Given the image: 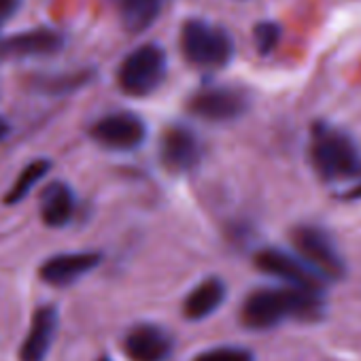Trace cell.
<instances>
[{"instance_id": "6da1fadb", "label": "cell", "mask_w": 361, "mask_h": 361, "mask_svg": "<svg viewBox=\"0 0 361 361\" xmlns=\"http://www.w3.org/2000/svg\"><path fill=\"white\" fill-rule=\"evenodd\" d=\"M323 317L321 291L302 287H264L247 295L240 321L249 329H272L285 321H317Z\"/></svg>"}, {"instance_id": "7a4b0ae2", "label": "cell", "mask_w": 361, "mask_h": 361, "mask_svg": "<svg viewBox=\"0 0 361 361\" xmlns=\"http://www.w3.org/2000/svg\"><path fill=\"white\" fill-rule=\"evenodd\" d=\"M310 161L325 180L348 178L361 168V157L355 142L336 128L317 126L310 142Z\"/></svg>"}, {"instance_id": "3957f363", "label": "cell", "mask_w": 361, "mask_h": 361, "mask_svg": "<svg viewBox=\"0 0 361 361\" xmlns=\"http://www.w3.org/2000/svg\"><path fill=\"white\" fill-rule=\"evenodd\" d=\"M180 51L183 58L198 68H221L234 56L232 37L209 22L188 20L180 28Z\"/></svg>"}, {"instance_id": "277c9868", "label": "cell", "mask_w": 361, "mask_h": 361, "mask_svg": "<svg viewBox=\"0 0 361 361\" xmlns=\"http://www.w3.org/2000/svg\"><path fill=\"white\" fill-rule=\"evenodd\" d=\"M168 73L166 51L159 45L147 43L126 56L117 71L119 90L128 96L142 98L159 90Z\"/></svg>"}, {"instance_id": "5b68a950", "label": "cell", "mask_w": 361, "mask_h": 361, "mask_svg": "<svg viewBox=\"0 0 361 361\" xmlns=\"http://www.w3.org/2000/svg\"><path fill=\"white\" fill-rule=\"evenodd\" d=\"M298 255L325 281H338L346 274L342 255L338 253L334 240L314 226H300L291 234Z\"/></svg>"}, {"instance_id": "8992f818", "label": "cell", "mask_w": 361, "mask_h": 361, "mask_svg": "<svg viewBox=\"0 0 361 361\" xmlns=\"http://www.w3.org/2000/svg\"><path fill=\"white\" fill-rule=\"evenodd\" d=\"M251 104L249 94L243 87H232V85H217V87H207L194 94L188 102V109L192 115L221 123V121H232L238 119Z\"/></svg>"}, {"instance_id": "52a82bcc", "label": "cell", "mask_w": 361, "mask_h": 361, "mask_svg": "<svg viewBox=\"0 0 361 361\" xmlns=\"http://www.w3.org/2000/svg\"><path fill=\"white\" fill-rule=\"evenodd\" d=\"M255 268L262 270L268 276H274L279 281H285L287 285L310 289V291H323V276L314 272L302 257H295L283 249H262L255 255Z\"/></svg>"}, {"instance_id": "ba28073f", "label": "cell", "mask_w": 361, "mask_h": 361, "mask_svg": "<svg viewBox=\"0 0 361 361\" xmlns=\"http://www.w3.org/2000/svg\"><path fill=\"white\" fill-rule=\"evenodd\" d=\"M90 136L94 142H98L104 149L132 151L145 142L147 126L138 115L119 111V113H111V115H104L102 119H98L92 126Z\"/></svg>"}, {"instance_id": "9c48e42d", "label": "cell", "mask_w": 361, "mask_h": 361, "mask_svg": "<svg viewBox=\"0 0 361 361\" xmlns=\"http://www.w3.org/2000/svg\"><path fill=\"white\" fill-rule=\"evenodd\" d=\"M202 157V145L198 136L183 126H172L161 134L159 140V159L168 172L180 174L190 172L198 166Z\"/></svg>"}, {"instance_id": "30bf717a", "label": "cell", "mask_w": 361, "mask_h": 361, "mask_svg": "<svg viewBox=\"0 0 361 361\" xmlns=\"http://www.w3.org/2000/svg\"><path fill=\"white\" fill-rule=\"evenodd\" d=\"M172 348V336L153 323L134 325L123 338V353L130 361H168Z\"/></svg>"}, {"instance_id": "8fae6325", "label": "cell", "mask_w": 361, "mask_h": 361, "mask_svg": "<svg viewBox=\"0 0 361 361\" xmlns=\"http://www.w3.org/2000/svg\"><path fill=\"white\" fill-rule=\"evenodd\" d=\"M64 47L62 32L54 28H35L28 32H18L5 41H0V58H47Z\"/></svg>"}, {"instance_id": "7c38bea8", "label": "cell", "mask_w": 361, "mask_h": 361, "mask_svg": "<svg viewBox=\"0 0 361 361\" xmlns=\"http://www.w3.org/2000/svg\"><path fill=\"white\" fill-rule=\"evenodd\" d=\"M102 262V255L96 251H83V253H62L54 255L47 262H43L39 274L41 279L51 287H68L96 270Z\"/></svg>"}, {"instance_id": "4fadbf2b", "label": "cell", "mask_w": 361, "mask_h": 361, "mask_svg": "<svg viewBox=\"0 0 361 361\" xmlns=\"http://www.w3.org/2000/svg\"><path fill=\"white\" fill-rule=\"evenodd\" d=\"M60 325V312L56 306H41L30 321L28 334L20 346V361H45L49 348L56 340V331Z\"/></svg>"}, {"instance_id": "5bb4252c", "label": "cell", "mask_w": 361, "mask_h": 361, "mask_svg": "<svg viewBox=\"0 0 361 361\" xmlns=\"http://www.w3.org/2000/svg\"><path fill=\"white\" fill-rule=\"evenodd\" d=\"M226 283L217 276L204 279L198 287H194L185 302H183V314L190 321H202L211 317L226 300Z\"/></svg>"}, {"instance_id": "9a60e30c", "label": "cell", "mask_w": 361, "mask_h": 361, "mask_svg": "<svg viewBox=\"0 0 361 361\" xmlns=\"http://www.w3.org/2000/svg\"><path fill=\"white\" fill-rule=\"evenodd\" d=\"M121 26L132 32H145L161 16L166 0H111Z\"/></svg>"}, {"instance_id": "2e32d148", "label": "cell", "mask_w": 361, "mask_h": 361, "mask_svg": "<svg viewBox=\"0 0 361 361\" xmlns=\"http://www.w3.org/2000/svg\"><path fill=\"white\" fill-rule=\"evenodd\" d=\"M75 215V194L66 183H51L41 194V219L49 228H64Z\"/></svg>"}, {"instance_id": "e0dca14e", "label": "cell", "mask_w": 361, "mask_h": 361, "mask_svg": "<svg viewBox=\"0 0 361 361\" xmlns=\"http://www.w3.org/2000/svg\"><path fill=\"white\" fill-rule=\"evenodd\" d=\"M51 170V161L49 159H35V161H30L22 172H20V176L16 178V183L9 188V192H7V196H5V204H20L30 192H32V188L39 183L41 178H45V174Z\"/></svg>"}, {"instance_id": "ac0fdd59", "label": "cell", "mask_w": 361, "mask_h": 361, "mask_svg": "<svg viewBox=\"0 0 361 361\" xmlns=\"http://www.w3.org/2000/svg\"><path fill=\"white\" fill-rule=\"evenodd\" d=\"M90 73H75V75H60V77H47L37 83V87L45 94H66L73 90H79L90 81Z\"/></svg>"}, {"instance_id": "d6986e66", "label": "cell", "mask_w": 361, "mask_h": 361, "mask_svg": "<svg viewBox=\"0 0 361 361\" xmlns=\"http://www.w3.org/2000/svg\"><path fill=\"white\" fill-rule=\"evenodd\" d=\"M194 361H255V355L243 346H219L202 350L194 357Z\"/></svg>"}, {"instance_id": "ffe728a7", "label": "cell", "mask_w": 361, "mask_h": 361, "mask_svg": "<svg viewBox=\"0 0 361 361\" xmlns=\"http://www.w3.org/2000/svg\"><path fill=\"white\" fill-rule=\"evenodd\" d=\"M279 41H281V28L274 22H259L253 28V43L262 56H268L270 51H274Z\"/></svg>"}, {"instance_id": "44dd1931", "label": "cell", "mask_w": 361, "mask_h": 361, "mask_svg": "<svg viewBox=\"0 0 361 361\" xmlns=\"http://www.w3.org/2000/svg\"><path fill=\"white\" fill-rule=\"evenodd\" d=\"M20 7H22V0H0V26L11 16H16Z\"/></svg>"}, {"instance_id": "7402d4cb", "label": "cell", "mask_w": 361, "mask_h": 361, "mask_svg": "<svg viewBox=\"0 0 361 361\" xmlns=\"http://www.w3.org/2000/svg\"><path fill=\"white\" fill-rule=\"evenodd\" d=\"M344 198H346V200H359V198H361V183H357Z\"/></svg>"}, {"instance_id": "603a6c76", "label": "cell", "mask_w": 361, "mask_h": 361, "mask_svg": "<svg viewBox=\"0 0 361 361\" xmlns=\"http://www.w3.org/2000/svg\"><path fill=\"white\" fill-rule=\"evenodd\" d=\"M7 134H9V123H7L3 117H0V140H3Z\"/></svg>"}, {"instance_id": "cb8c5ba5", "label": "cell", "mask_w": 361, "mask_h": 361, "mask_svg": "<svg viewBox=\"0 0 361 361\" xmlns=\"http://www.w3.org/2000/svg\"><path fill=\"white\" fill-rule=\"evenodd\" d=\"M98 361H113V359H109V357H100Z\"/></svg>"}]
</instances>
